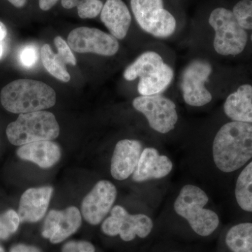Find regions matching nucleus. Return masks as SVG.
I'll return each mask as SVG.
<instances>
[{
    "mask_svg": "<svg viewBox=\"0 0 252 252\" xmlns=\"http://www.w3.org/2000/svg\"><path fill=\"white\" fill-rule=\"evenodd\" d=\"M9 252H42L40 249L27 244H16L10 249Z\"/></svg>",
    "mask_w": 252,
    "mask_h": 252,
    "instance_id": "obj_30",
    "label": "nucleus"
},
{
    "mask_svg": "<svg viewBox=\"0 0 252 252\" xmlns=\"http://www.w3.org/2000/svg\"><path fill=\"white\" fill-rule=\"evenodd\" d=\"M62 6L64 9H70L78 6L79 4V0H62Z\"/></svg>",
    "mask_w": 252,
    "mask_h": 252,
    "instance_id": "obj_33",
    "label": "nucleus"
},
{
    "mask_svg": "<svg viewBox=\"0 0 252 252\" xmlns=\"http://www.w3.org/2000/svg\"><path fill=\"white\" fill-rule=\"evenodd\" d=\"M174 169L175 162L167 152L155 146H146L131 180L137 184L154 183L163 189Z\"/></svg>",
    "mask_w": 252,
    "mask_h": 252,
    "instance_id": "obj_10",
    "label": "nucleus"
},
{
    "mask_svg": "<svg viewBox=\"0 0 252 252\" xmlns=\"http://www.w3.org/2000/svg\"><path fill=\"white\" fill-rule=\"evenodd\" d=\"M7 34V29L2 22L0 21V42H3Z\"/></svg>",
    "mask_w": 252,
    "mask_h": 252,
    "instance_id": "obj_34",
    "label": "nucleus"
},
{
    "mask_svg": "<svg viewBox=\"0 0 252 252\" xmlns=\"http://www.w3.org/2000/svg\"><path fill=\"white\" fill-rule=\"evenodd\" d=\"M68 44L77 53H94L104 56L115 55L119 49L117 39L97 29L80 27L73 30L67 38Z\"/></svg>",
    "mask_w": 252,
    "mask_h": 252,
    "instance_id": "obj_12",
    "label": "nucleus"
},
{
    "mask_svg": "<svg viewBox=\"0 0 252 252\" xmlns=\"http://www.w3.org/2000/svg\"><path fill=\"white\" fill-rule=\"evenodd\" d=\"M233 12L242 28L252 31V0L239 1L235 5Z\"/></svg>",
    "mask_w": 252,
    "mask_h": 252,
    "instance_id": "obj_24",
    "label": "nucleus"
},
{
    "mask_svg": "<svg viewBox=\"0 0 252 252\" xmlns=\"http://www.w3.org/2000/svg\"><path fill=\"white\" fill-rule=\"evenodd\" d=\"M39 59L37 48L32 44L23 46L19 53V61L23 67L31 68L35 65Z\"/></svg>",
    "mask_w": 252,
    "mask_h": 252,
    "instance_id": "obj_26",
    "label": "nucleus"
},
{
    "mask_svg": "<svg viewBox=\"0 0 252 252\" xmlns=\"http://www.w3.org/2000/svg\"><path fill=\"white\" fill-rule=\"evenodd\" d=\"M132 106L143 114L150 128L160 135L170 133L178 124L175 102L161 94L139 96L132 101Z\"/></svg>",
    "mask_w": 252,
    "mask_h": 252,
    "instance_id": "obj_8",
    "label": "nucleus"
},
{
    "mask_svg": "<svg viewBox=\"0 0 252 252\" xmlns=\"http://www.w3.org/2000/svg\"><path fill=\"white\" fill-rule=\"evenodd\" d=\"M118 190L109 180H100L86 195L81 203V215L93 225L103 221L117 200Z\"/></svg>",
    "mask_w": 252,
    "mask_h": 252,
    "instance_id": "obj_13",
    "label": "nucleus"
},
{
    "mask_svg": "<svg viewBox=\"0 0 252 252\" xmlns=\"http://www.w3.org/2000/svg\"><path fill=\"white\" fill-rule=\"evenodd\" d=\"M59 0H39V7L43 11H48L54 6Z\"/></svg>",
    "mask_w": 252,
    "mask_h": 252,
    "instance_id": "obj_31",
    "label": "nucleus"
},
{
    "mask_svg": "<svg viewBox=\"0 0 252 252\" xmlns=\"http://www.w3.org/2000/svg\"><path fill=\"white\" fill-rule=\"evenodd\" d=\"M11 4L17 8H21L26 5L27 0H7Z\"/></svg>",
    "mask_w": 252,
    "mask_h": 252,
    "instance_id": "obj_35",
    "label": "nucleus"
},
{
    "mask_svg": "<svg viewBox=\"0 0 252 252\" xmlns=\"http://www.w3.org/2000/svg\"><path fill=\"white\" fill-rule=\"evenodd\" d=\"M0 252H5L4 249L1 246V244H0Z\"/></svg>",
    "mask_w": 252,
    "mask_h": 252,
    "instance_id": "obj_37",
    "label": "nucleus"
},
{
    "mask_svg": "<svg viewBox=\"0 0 252 252\" xmlns=\"http://www.w3.org/2000/svg\"><path fill=\"white\" fill-rule=\"evenodd\" d=\"M11 233L6 228L3 222L2 219L0 216V240H6L11 237Z\"/></svg>",
    "mask_w": 252,
    "mask_h": 252,
    "instance_id": "obj_32",
    "label": "nucleus"
},
{
    "mask_svg": "<svg viewBox=\"0 0 252 252\" xmlns=\"http://www.w3.org/2000/svg\"><path fill=\"white\" fill-rule=\"evenodd\" d=\"M100 18L116 39H123L127 35L132 18L128 8L122 0H107Z\"/></svg>",
    "mask_w": 252,
    "mask_h": 252,
    "instance_id": "obj_19",
    "label": "nucleus"
},
{
    "mask_svg": "<svg viewBox=\"0 0 252 252\" xmlns=\"http://www.w3.org/2000/svg\"><path fill=\"white\" fill-rule=\"evenodd\" d=\"M77 207L65 210H52L44 220L41 235L52 244H59L75 233L82 223V217Z\"/></svg>",
    "mask_w": 252,
    "mask_h": 252,
    "instance_id": "obj_14",
    "label": "nucleus"
},
{
    "mask_svg": "<svg viewBox=\"0 0 252 252\" xmlns=\"http://www.w3.org/2000/svg\"><path fill=\"white\" fill-rule=\"evenodd\" d=\"M131 9L144 31L156 37L166 38L175 32L176 20L164 9L162 0H131Z\"/></svg>",
    "mask_w": 252,
    "mask_h": 252,
    "instance_id": "obj_9",
    "label": "nucleus"
},
{
    "mask_svg": "<svg viewBox=\"0 0 252 252\" xmlns=\"http://www.w3.org/2000/svg\"><path fill=\"white\" fill-rule=\"evenodd\" d=\"M0 216L2 219L5 226L11 235L17 231L20 223H21V220H20L18 212L10 209V210L3 212L0 215Z\"/></svg>",
    "mask_w": 252,
    "mask_h": 252,
    "instance_id": "obj_29",
    "label": "nucleus"
},
{
    "mask_svg": "<svg viewBox=\"0 0 252 252\" xmlns=\"http://www.w3.org/2000/svg\"><path fill=\"white\" fill-rule=\"evenodd\" d=\"M54 44L58 50V54L62 58L65 64L76 65L77 59L65 40L61 36H58L54 39Z\"/></svg>",
    "mask_w": 252,
    "mask_h": 252,
    "instance_id": "obj_27",
    "label": "nucleus"
},
{
    "mask_svg": "<svg viewBox=\"0 0 252 252\" xmlns=\"http://www.w3.org/2000/svg\"><path fill=\"white\" fill-rule=\"evenodd\" d=\"M41 57L43 64L49 74L63 82H69L71 77L66 69L65 63L59 54H55L49 44H44L41 47Z\"/></svg>",
    "mask_w": 252,
    "mask_h": 252,
    "instance_id": "obj_23",
    "label": "nucleus"
},
{
    "mask_svg": "<svg viewBox=\"0 0 252 252\" xmlns=\"http://www.w3.org/2000/svg\"><path fill=\"white\" fill-rule=\"evenodd\" d=\"M157 217L144 212L131 214L122 205H116L102 222L101 230L109 238H119L124 243L144 244L158 234Z\"/></svg>",
    "mask_w": 252,
    "mask_h": 252,
    "instance_id": "obj_4",
    "label": "nucleus"
},
{
    "mask_svg": "<svg viewBox=\"0 0 252 252\" xmlns=\"http://www.w3.org/2000/svg\"><path fill=\"white\" fill-rule=\"evenodd\" d=\"M93 1V0H79V3L82 2V1Z\"/></svg>",
    "mask_w": 252,
    "mask_h": 252,
    "instance_id": "obj_38",
    "label": "nucleus"
},
{
    "mask_svg": "<svg viewBox=\"0 0 252 252\" xmlns=\"http://www.w3.org/2000/svg\"><path fill=\"white\" fill-rule=\"evenodd\" d=\"M205 244L190 243L157 234L142 245L140 252H213Z\"/></svg>",
    "mask_w": 252,
    "mask_h": 252,
    "instance_id": "obj_21",
    "label": "nucleus"
},
{
    "mask_svg": "<svg viewBox=\"0 0 252 252\" xmlns=\"http://www.w3.org/2000/svg\"><path fill=\"white\" fill-rule=\"evenodd\" d=\"M223 111L233 122L252 124V86L244 84L225 99Z\"/></svg>",
    "mask_w": 252,
    "mask_h": 252,
    "instance_id": "obj_20",
    "label": "nucleus"
},
{
    "mask_svg": "<svg viewBox=\"0 0 252 252\" xmlns=\"http://www.w3.org/2000/svg\"><path fill=\"white\" fill-rule=\"evenodd\" d=\"M252 159V124L231 122L220 126L205 149L184 157L187 177L215 196L224 176L243 168Z\"/></svg>",
    "mask_w": 252,
    "mask_h": 252,
    "instance_id": "obj_2",
    "label": "nucleus"
},
{
    "mask_svg": "<svg viewBox=\"0 0 252 252\" xmlns=\"http://www.w3.org/2000/svg\"><path fill=\"white\" fill-rule=\"evenodd\" d=\"M157 223L158 234L205 245L215 241L221 226L213 195L189 177L169 195L157 215Z\"/></svg>",
    "mask_w": 252,
    "mask_h": 252,
    "instance_id": "obj_1",
    "label": "nucleus"
},
{
    "mask_svg": "<svg viewBox=\"0 0 252 252\" xmlns=\"http://www.w3.org/2000/svg\"><path fill=\"white\" fill-rule=\"evenodd\" d=\"M209 23L215 32L214 48L222 56L241 54L248 42V33L238 23L233 11L217 8L212 11Z\"/></svg>",
    "mask_w": 252,
    "mask_h": 252,
    "instance_id": "obj_7",
    "label": "nucleus"
},
{
    "mask_svg": "<svg viewBox=\"0 0 252 252\" xmlns=\"http://www.w3.org/2000/svg\"><path fill=\"white\" fill-rule=\"evenodd\" d=\"M145 146L140 140L124 139L116 144L111 158L110 173L114 180L126 181L132 177Z\"/></svg>",
    "mask_w": 252,
    "mask_h": 252,
    "instance_id": "obj_15",
    "label": "nucleus"
},
{
    "mask_svg": "<svg viewBox=\"0 0 252 252\" xmlns=\"http://www.w3.org/2000/svg\"><path fill=\"white\" fill-rule=\"evenodd\" d=\"M103 6L100 0L82 1L78 5V14L83 19L94 18L101 14Z\"/></svg>",
    "mask_w": 252,
    "mask_h": 252,
    "instance_id": "obj_25",
    "label": "nucleus"
},
{
    "mask_svg": "<svg viewBox=\"0 0 252 252\" xmlns=\"http://www.w3.org/2000/svg\"><path fill=\"white\" fill-rule=\"evenodd\" d=\"M3 54H4V44L3 42H0V59L2 57Z\"/></svg>",
    "mask_w": 252,
    "mask_h": 252,
    "instance_id": "obj_36",
    "label": "nucleus"
},
{
    "mask_svg": "<svg viewBox=\"0 0 252 252\" xmlns=\"http://www.w3.org/2000/svg\"><path fill=\"white\" fill-rule=\"evenodd\" d=\"M0 100L4 108L14 114H26L51 108L56 102L51 86L32 79H17L3 88Z\"/></svg>",
    "mask_w": 252,
    "mask_h": 252,
    "instance_id": "obj_3",
    "label": "nucleus"
},
{
    "mask_svg": "<svg viewBox=\"0 0 252 252\" xmlns=\"http://www.w3.org/2000/svg\"><path fill=\"white\" fill-rule=\"evenodd\" d=\"M61 252H95V248L90 242L72 240L63 245Z\"/></svg>",
    "mask_w": 252,
    "mask_h": 252,
    "instance_id": "obj_28",
    "label": "nucleus"
},
{
    "mask_svg": "<svg viewBox=\"0 0 252 252\" xmlns=\"http://www.w3.org/2000/svg\"><path fill=\"white\" fill-rule=\"evenodd\" d=\"M54 189L51 187L31 188L20 199L18 214L21 222L36 223L42 220L49 208Z\"/></svg>",
    "mask_w": 252,
    "mask_h": 252,
    "instance_id": "obj_16",
    "label": "nucleus"
},
{
    "mask_svg": "<svg viewBox=\"0 0 252 252\" xmlns=\"http://www.w3.org/2000/svg\"><path fill=\"white\" fill-rule=\"evenodd\" d=\"M234 186V196L243 211L252 213V159L240 169Z\"/></svg>",
    "mask_w": 252,
    "mask_h": 252,
    "instance_id": "obj_22",
    "label": "nucleus"
},
{
    "mask_svg": "<svg viewBox=\"0 0 252 252\" xmlns=\"http://www.w3.org/2000/svg\"><path fill=\"white\" fill-rule=\"evenodd\" d=\"M127 81L140 78L137 90L141 95L160 94L168 87L174 77L173 70L161 56L154 51L140 55L124 73Z\"/></svg>",
    "mask_w": 252,
    "mask_h": 252,
    "instance_id": "obj_5",
    "label": "nucleus"
},
{
    "mask_svg": "<svg viewBox=\"0 0 252 252\" xmlns=\"http://www.w3.org/2000/svg\"><path fill=\"white\" fill-rule=\"evenodd\" d=\"M16 154L22 160L35 163L41 168L52 167L61 158L59 144L52 140L37 141L21 146Z\"/></svg>",
    "mask_w": 252,
    "mask_h": 252,
    "instance_id": "obj_17",
    "label": "nucleus"
},
{
    "mask_svg": "<svg viewBox=\"0 0 252 252\" xmlns=\"http://www.w3.org/2000/svg\"><path fill=\"white\" fill-rule=\"evenodd\" d=\"M6 136L11 144L22 146L42 140H53L60 134L56 117L47 111L21 114L6 127Z\"/></svg>",
    "mask_w": 252,
    "mask_h": 252,
    "instance_id": "obj_6",
    "label": "nucleus"
},
{
    "mask_svg": "<svg viewBox=\"0 0 252 252\" xmlns=\"http://www.w3.org/2000/svg\"><path fill=\"white\" fill-rule=\"evenodd\" d=\"M212 72L211 64L200 60L193 61L185 68L180 86L184 100L188 105L200 107L211 102V93L205 88V84Z\"/></svg>",
    "mask_w": 252,
    "mask_h": 252,
    "instance_id": "obj_11",
    "label": "nucleus"
},
{
    "mask_svg": "<svg viewBox=\"0 0 252 252\" xmlns=\"http://www.w3.org/2000/svg\"><path fill=\"white\" fill-rule=\"evenodd\" d=\"M213 252H252V222H241L221 231Z\"/></svg>",
    "mask_w": 252,
    "mask_h": 252,
    "instance_id": "obj_18",
    "label": "nucleus"
}]
</instances>
